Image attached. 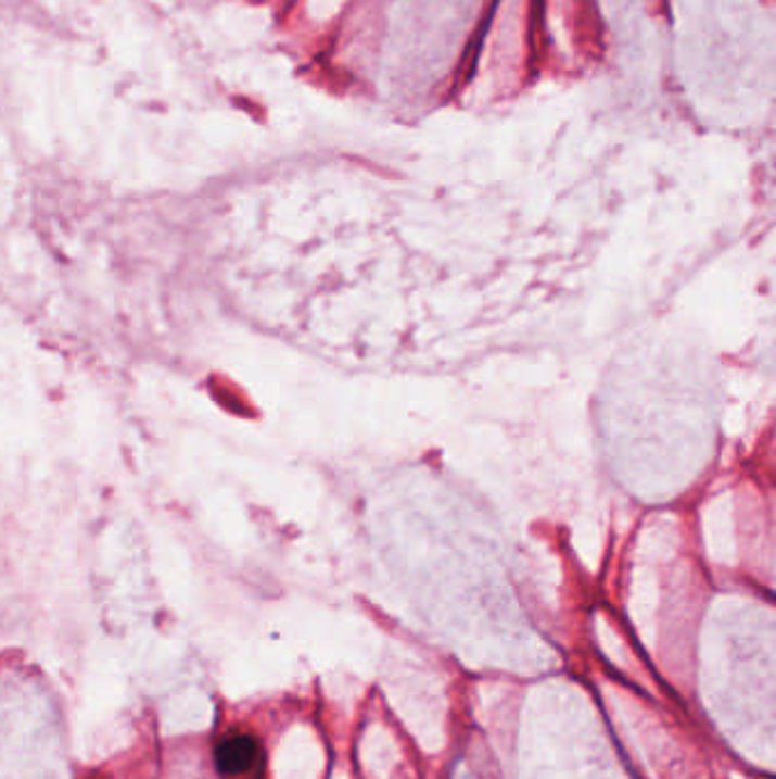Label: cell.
I'll list each match as a JSON object with an SVG mask.
<instances>
[{
	"label": "cell",
	"mask_w": 776,
	"mask_h": 779,
	"mask_svg": "<svg viewBox=\"0 0 776 779\" xmlns=\"http://www.w3.org/2000/svg\"><path fill=\"white\" fill-rule=\"evenodd\" d=\"M263 762V745L253 734H230L215 747V764L224 777H242Z\"/></svg>",
	"instance_id": "cell-1"
}]
</instances>
